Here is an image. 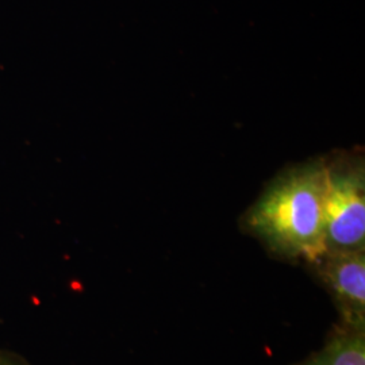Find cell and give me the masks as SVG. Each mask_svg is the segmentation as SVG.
<instances>
[{
  "label": "cell",
  "mask_w": 365,
  "mask_h": 365,
  "mask_svg": "<svg viewBox=\"0 0 365 365\" xmlns=\"http://www.w3.org/2000/svg\"><path fill=\"white\" fill-rule=\"evenodd\" d=\"M329 173L319 161L283 173L249 211V227L282 255L322 260Z\"/></svg>",
  "instance_id": "1"
},
{
  "label": "cell",
  "mask_w": 365,
  "mask_h": 365,
  "mask_svg": "<svg viewBox=\"0 0 365 365\" xmlns=\"http://www.w3.org/2000/svg\"><path fill=\"white\" fill-rule=\"evenodd\" d=\"M325 242L327 253L364 252V172L360 168L330 170L325 207Z\"/></svg>",
  "instance_id": "2"
},
{
  "label": "cell",
  "mask_w": 365,
  "mask_h": 365,
  "mask_svg": "<svg viewBox=\"0 0 365 365\" xmlns=\"http://www.w3.org/2000/svg\"><path fill=\"white\" fill-rule=\"evenodd\" d=\"M317 265L319 267V272L327 288L337 302L342 324L364 327V252L327 253Z\"/></svg>",
  "instance_id": "3"
},
{
  "label": "cell",
  "mask_w": 365,
  "mask_h": 365,
  "mask_svg": "<svg viewBox=\"0 0 365 365\" xmlns=\"http://www.w3.org/2000/svg\"><path fill=\"white\" fill-rule=\"evenodd\" d=\"M322 354L327 365H365L364 327L342 324L329 339Z\"/></svg>",
  "instance_id": "4"
},
{
  "label": "cell",
  "mask_w": 365,
  "mask_h": 365,
  "mask_svg": "<svg viewBox=\"0 0 365 365\" xmlns=\"http://www.w3.org/2000/svg\"><path fill=\"white\" fill-rule=\"evenodd\" d=\"M0 365H30L21 356L7 351H0Z\"/></svg>",
  "instance_id": "5"
},
{
  "label": "cell",
  "mask_w": 365,
  "mask_h": 365,
  "mask_svg": "<svg viewBox=\"0 0 365 365\" xmlns=\"http://www.w3.org/2000/svg\"><path fill=\"white\" fill-rule=\"evenodd\" d=\"M304 365H327V360H325V357H324V354H322V353H319L318 356L313 357L307 364Z\"/></svg>",
  "instance_id": "6"
}]
</instances>
